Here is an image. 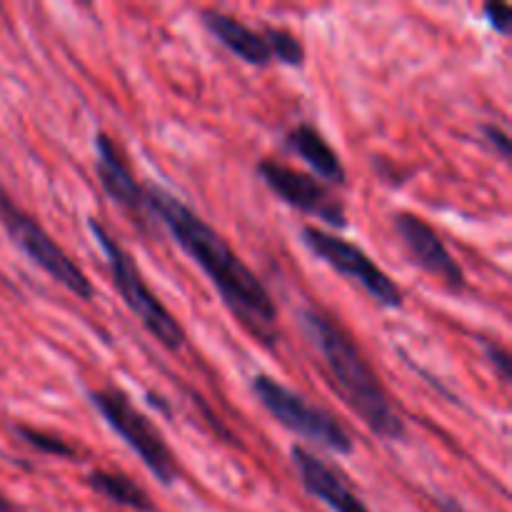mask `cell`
Returning a JSON list of instances; mask_svg holds the SVG:
<instances>
[{
	"instance_id": "cell-19",
	"label": "cell",
	"mask_w": 512,
	"mask_h": 512,
	"mask_svg": "<svg viewBox=\"0 0 512 512\" xmlns=\"http://www.w3.org/2000/svg\"><path fill=\"white\" fill-rule=\"evenodd\" d=\"M483 133H485V140H488V143L493 145L495 150H498L500 158L508 160L510 158V138H508V133H505V130H500L498 125H485Z\"/></svg>"
},
{
	"instance_id": "cell-3",
	"label": "cell",
	"mask_w": 512,
	"mask_h": 512,
	"mask_svg": "<svg viewBox=\"0 0 512 512\" xmlns=\"http://www.w3.org/2000/svg\"><path fill=\"white\" fill-rule=\"evenodd\" d=\"M90 233L98 240L100 250H103L105 260H108L110 275H113V283L118 288V293L123 295L125 305L130 308V313L140 320L145 330L158 340L160 345H165L168 350H180L185 345V330L183 325L175 320V315L165 308L158 300V295L145 285V278L140 275L138 265L130 258L128 250L98 223V220H90Z\"/></svg>"
},
{
	"instance_id": "cell-15",
	"label": "cell",
	"mask_w": 512,
	"mask_h": 512,
	"mask_svg": "<svg viewBox=\"0 0 512 512\" xmlns=\"http://www.w3.org/2000/svg\"><path fill=\"white\" fill-rule=\"evenodd\" d=\"M13 430L25 445H30V448L43 455H55V458H75L78 455L73 445L65 443L63 438L53 433H43L38 428H30V425H13Z\"/></svg>"
},
{
	"instance_id": "cell-10",
	"label": "cell",
	"mask_w": 512,
	"mask_h": 512,
	"mask_svg": "<svg viewBox=\"0 0 512 512\" xmlns=\"http://www.w3.org/2000/svg\"><path fill=\"white\" fill-rule=\"evenodd\" d=\"M95 155H98L95 168H98L100 185L108 193V198L115 200L120 208L128 210L130 215H135L138 223L143 225L145 215H150L145 188L135 180L128 160H125V155L120 153V148L108 133H98V138H95Z\"/></svg>"
},
{
	"instance_id": "cell-6",
	"label": "cell",
	"mask_w": 512,
	"mask_h": 512,
	"mask_svg": "<svg viewBox=\"0 0 512 512\" xmlns=\"http://www.w3.org/2000/svg\"><path fill=\"white\" fill-rule=\"evenodd\" d=\"M90 403L95 405L110 430L125 440L130 450L145 463V468L158 478V483L173 485L178 478V463H175L173 450L163 440L160 430L135 408L128 395L118 388L90 390Z\"/></svg>"
},
{
	"instance_id": "cell-7",
	"label": "cell",
	"mask_w": 512,
	"mask_h": 512,
	"mask_svg": "<svg viewBox=\"0 0 512 512\" xmlns=\"http://www.w3.org/2000/svg\"><path fill=\"white\" fill-rule=\"evenodd\" d=\"M300 240L310 253L325 260L343 278L358 283L378 305H383V308H400L403 305V290L398 288V283L355 243L328 233V230L313 228V225H305L300 230Z\"/></svg>"
},
{
	"instance_id": "cell-4",
	"label": "cell",
	"mask_w": 512,
	"mask_h": 512,
	"mask_svg": "<svg viewBox=\"0 0 512 512\" xmlns=\"http://www.w3.org/2000/svg\"><path fill=\"white\" fill-rule=\"evenodd\" d=\"M253 393L265 410L278 420L283 428L325 450L338 455H350L355 450L353 438L348 430L320 405L310 403L300 393L290 390L288 385L278 383L270 375H258L253 380Z\"/></svg>"
},
{
	"instance_id": "cell-11",
	"label": "cell",
	"mask_w": 512,
	"mask_h": 512,
	"mask_svg": "<svg viewBox=\"0 0 512 512\" xmlns=\"http://www.w3.org/2000/svg\"><path fill=\"white\" fill-rule=\"evenodd\" d=\"M290 458H293L295 468H298L300 480H303V488L310 495L320 500V503L328 505L333 512H370L365 508L363 500L358 498L353 488L345 483L343 475L328 465L325 460H320L318 455L310 453V450L295 445L290 450Z\"/></svg>"
},
{
	"instance_id": "cell-1",
	"label": "cell",
	"mask_w": 512,
	"mask_h": 512,
	"mask_svg": "<svg viewBox=\"0 0 512 512\" xmlns=\"http://www.w3.org/2000/svg\"><path fill=\"white\" fill-rule=\"evenodd\" d=\"M145 198L148 213L158 215L175 243L208 275L238 323L260 338V343L273 345L278 338V308L268 288L230 248L228 240L168 190L150 185L145 188Z\"/></svg>"
},
{
	"instance_id": "cell-21",
	"label": "cell",
	"mask_w": 512,
	"mask_h": 512,
	"mask_svg": "<svg viewBox=\"0 0 512 512\" xmlns=\"http://www.w3.org/2000/svg\"><path fill=\"white\" fill-rule=\"evenodd\" d=\"M440 510H443V512H468L465 508H460L455 500H443V503H440Z\"/></svg>"
},
{
	"instance_id": "cell-17",
	"label": "cell",
	"mask_w": 512,
	"mask_h": 512,
	"mask_svg": "<svg viewBox=\"0 0 512 512\" xmlns=\"http://www.w3.org/2000/svg\"><path fill=\"white\" fill-rule=\"evenodd\" d=\"M483 13H485V18H488L490 28L498 30V33H503V35L510 33V28H512V10H510V5H505V3H485Z\"/></svg>"
},
{
	"instance_id": "cell-5",
	"label": "cell",
	"mask_w": 512,
	"mask_h": 512,
	"mask_svg": "<svg viewBox=\"0 0 512 512\" xmlns=\"http://www.w3.org/2000/svg\"><path fill=\"white\" fill-rule=\"evenodd\" d=\"M0 225L8 233V238L13 240L15 248L23 255H28L55 283H60L65 290L78 295L80 300H93L95 288L88 280V275L83 273V268L45 233V228L33 215L18 208L3 188H0Z\"/></svg>"
},
{
	"instance_id": "cell-20",
	"label": "cell",
	"mask_w": 512,
	"mask_h": 512,
	"mask_svg": "<svg viewBox=\"0 0 512 512\" xmlns=\"http://www.w3.org/2000/svg\"><path fill=\"white\" fill-rule=\"evenodd\" d=\"M0 512H23V510H20L13 500H8L3 493H0Z\"/></svg>"
},
{
	"instance_id": "cell-8",
	"label": "cell",
	"mask_w": 512,
	"mask_h": 512,
	"mask_svg": "<svg viewBox=\"0 0 512 512\" xmlns=\"http://www.w3.org/2000/svg\"><path fill=\"white\" fill-rule=\"evenodd\" d=\"M258 175L275 195H280L285 203L298 208L300 213L313 215V218L323 220L333 228H348L345 205L340 203L338 195H333V190L325 188L313 175H305L300 170L288 168V165L275 163V160H263L258 165Z\"/></svg>"
},
{
	"instance_id": "cell-9",
	"label": "cell",
	"mask_w": 512,
	"mask_h": 512,
	"mask_svg": "<svg viewBox=\"0 0 512 512\" xmlns=\"http://www.w3.org/2000/svg\"><path fill=\"white\" fill-rule=\"evenodd\" d=\"M395 230H398L400 240L408 248L410 258L418 265L420 270H425L428 275L438 278L445 288H450L453 293H463L468 288V280H465L463 268L458 265V260L453 258V253L448 250V245L443 243V238L438 235V230L423 220L415 213H400L395 218Z\"/></svg>"
},
{
	"instance_id": "cell-16",
	"label": "cell",
	"mask_w": 512,
	"mask_h": 512,
	"mask_svg": "<svg viewBox=\"0 0 512 512\" xmlns=\"http://www.w3.org/2000/svg\"><path fill=\"white\" fill-rule=\"evenodd\" d=\"M263 38H265V43H268L270 55H273V58H278L280 63L295 65V68H300V65L305 63L303 43H300L293 33H288V30L265 28Z\"/></svg>"
},
{
	"instance_id": "cell-12",
	"label": "cell",
	"mask_w": 512,
	"mask_h": 512,
	"mask_svg": "<svg viewBox=\"0 0 512 512\" xmlns=\"http://www.w3.org/2000/svg\"><path fill=\"white\" fill-rule=\"evenodd\" d=\"M200 18H203L205 28L220 40V45H225L230 53H235L240 60H245V63L268 65L270 60H273L263 33L253 30L250 25L240 23V20L233 18V15L208 8L200 13Z\"/></svg>"
},
{
	"instance_id": "cell-14",
	"label": "cell",
	"mask_w": 512,
	"mask_h": 512,
	"mask_svg": "<svg viewBox=\"0 0 512 512\" xmlns=\"http://www.w3.org/2000/svg\"><path fill=\"white\" fill-rule=\"evenodd\" d=\"M88 485L98 495H103L110 503L120 505L135 512H153L155 505L150 495L140 488L135 480H130L123 473H110V470H93L88 475Z\"/></svg>"
},
{
	"instance_id": "cell-13",
	"label": "cell",
	"mask_w": 512,
	"mask_h": 512,
	"mask_svg": "<svg viewBox=\"0 0 512 512\" xmlns=\"http://www.w3.org/2000/svg\"><path fill=\"white\" fill-rule=\"evenodd\" d=\"M288 148L293 150L295 155L305 160L320 178H325L328 183L343 185L345 183V168L340 155L335 153L333 145L323 138L315 125L300 123L295 125L288 133Z\"/></svg>"
},
{
	"instance_id": "cell-18",
	"label": "cell",
	"mask_w": 512,
	"mask_h": 512,
	"mask_svg": "<svg viewBox=\"0 0 512 512\" xmlns=\"http://www.w3.org/2000/svg\"><path fill=\"white\" fill-rule=\"evenodd\" d=\"M483 348H485V355L490 358V363H493L495 370H498L500 380H505V383H508V380H510V355H508V350L500 348L498 343H490V340H483Z\"/></svg>"
},
{
	"instance_id": "cell-2",
	"label": "cell",
	"mask_w": 512,
	"mask_h": 512,
	"mask_svg": "<svg viewBox=\"0 0 512 512\" xmlns=\"http://www.w3.org/2000/svg\"><path fill=\"white\" fill-rule=\"evenodd\" d=\"M300 325H303L313 348L323 358L335 390L345 400V405L380 440H388V443L405 440L408 428H405L403 415L398 413L388 390L380 385L378 375L370 368L358 345L353 343V338L330 315L320 313L315 308H305L300 313Z\"/></svg>"
}]
</instances>
